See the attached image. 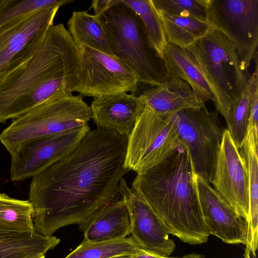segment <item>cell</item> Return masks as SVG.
Instances as JSON below:
<instances>
[{
    "mask_svg": "<svg viewBox=\"0 0 258 258\" xmlns=\"http://www.w3.org/2000/svg\"><path fill=\"white\" fill-rule=\"evenodd\" d=\"M128 138L96 128L89 130L67 156L32 178L29 201L37 232L52 236L72 224L84 232L111 202L124 167Z\"/></svg>",
    "mask_w": 258,
    "mask_h": 258,
    "instance_id": "cell-1",
    "label": "cell"
},
{
    "mask_svg": "<svg viewBox=\"0 0 258 258\" xmlns=\"http://www.w3.org/2000/svg\"><path fill=\"white\" fill-rule=\"evenodd\" d=\"M79 69V50L69 32L63 24L53 25L34 54L0 83V123L72 93Z\"/></svg>",
    "mask_w": 258,
    "mask_h": 258,
    "instance_id": "cell-2",
    "label": "cell"
},
{
    "mask_svg": "<svg viewBox=\"0 0 258 258\" xmlns=\"http://www.w3.org/2000/svg\"><path fill=\"white\" fill-rule=\"evenodd\" d=\"M194 172L182 144L158 165L137 174L132 185L170 234L193 245L206 243L210 235L202 216Z\"/></svg>",
    "mask_w": 258,
    "mask_h": 258,
    "instance_id": "cell-3",
    "label": "cell"
},
{
    "mask_svg": "<svg viewBox=\"0 0 258 258\" xmlns=\"http://www.w3.org/2000/svg\"><path fill=\"white\" fill-rule=\"evenodd\" d=\"M95 17L105 32L113 56L135 73L139 83L158 85L171 77L142 21L122 0H113L106 10Z\"/></svg>",
    "mask_w": 258,
    "mask_h": 258,
    "instance_id": "cell-4",
    "label": "cell"
},
{
    "mask_svg": "<svg viewBox=\"0 0 258 258\" xmlns=\"http://www.w3.org/2000/svg\"><path fill=\"white\" fill-rule=\"evenodd\" d=\"M187 49L213 93L217 111L225 117L250 77L242 70L235 47L222 33L212 28Z\"/></svg>",
    "mask_w": 258,
    "mask_h": 258,
    "instance_id": "cell-5",
    "label": "cell"
},
{
    "mask_svg": "<svg viewBox=\"0 0 258 258\" xmlns=\"http://www.w3.org/2000/svg\"><path fill=\"white\" fill-rule=\"evenodd\" d=\"M91 119L90 107L81 95H58L15 119L0 141L11 154L26 140L84 126Z\"/></svg>",
    "mask_w": 258,
    "mask_h": 258,
    "instance_id": "cell-6",
    "label": "cell"
},
{
    "mask_svg": "<svg viewBox=\"0 0 258 258\" xmlns=\"http://www.w3.org/2000/svg\"><path fill=\"white\" fill-rule=\"evenodd\" d=\"M190 156L196 174L212 183L225 128L216 111L205 104L169 115Z\"/></svg>",
    "mask_w": 258,
    "mask_h": 258,
    "instance_id": "cell-7",
    "label": "cell"
},
{
    "mask_svg": "<svg viewBox=\"0 0 258 258\" xmlns=\"http://www.w3.org/2000/svg\"><path fill=\"white\" fill-rule=\"evenodd\" d=\"M182 145L170 116L157 114L145 107L128 137L124 167L143 173Z\"/></svg>",
    "mask_w": 258,
    "mask_h": 258,
    "instance_id": "cell-8",
    "label": "cell"
},
{
    "mask_svg": "<svg viewBox=\"0 0 258 258\" xmlns=\"http://www.w3.org/2000/svg\"><path fill=\"white\" fill-rule=\"evenodd\" d=\"M208 22L235 48L248 76L251 61L257 57L258 0H208Z\"/></svg>",
    "mask_w": 258,
    "mask_h": 258,
    "instance_id": "cell-9",
    "label": "cell"
},
{
    "mask_svg": "<svg viewBox=\"0 0 258 258\" xmlns=\"http://www.w3.org/2000/svg\"><path fill=\"white\" fill-rule=\"evenodd\" d=\"M60 7L46 8L0 26V83L36 52Z\"/></svg>",
    "mask_w": 258,
    "mask_h": 258,
    "instance_id": "cell-10",
    "label": "cell"
},
{
    "mask_svg": "<svg viewBox=\"0 0 258 258\" xmlns=\"http://www.w3.org/2000/svg\"><path fill=\"white\" fill-rule=\"evenodd\" d=\"M80 69L72 92L94 98L117 92L135 94V73L114 56L88 46L79 49Z\"/></svg>",
    "mask_w": 258,
    "mask_h": 258,
    "instance_id": "cell-11",
    "label": "cell"
},
{
    "mask_svg": "<svg viewBox=\"0 0 258 258\" xmlns=\"http://www.w3.org/2000/svg\"><path fill=\"white\" fill-rule=\"evenodd\" d=\"M88 124L57 134L33 138L11 153V178H33L69 154L90 130Z\"/></svg>",
    "mask_w": 258,
    "mask_h": 258,
    "instance_id": "cell-12",
    "label": "cell"
},
{
    "mask_svg": "<svg viewBox=\"0 0 258 258\" xmlns=\"http://www.w3.org/2000/svg\"><path fill=\"white\" fill-rule=\"evenodd\" d=\"M219 196L248 223L249 190L246 168L228 130H225L212 183Z\"/></svg>",
    "mask_w": 258,
    "mask_h": 258,
    "instance_id": "cell-13",
    "label": "cell"
},
{
    "mask_svg": "<svg viewBox=\"0 0 258 258\" xmlns=\"http://www.w3.org/2000/svg\"><path fill=\"white\" fill-rule=\"evenodd\" d=\"M117 192L121 195L130 215L133 239L145 251L169 256L175 244L170 233L150 206L122 178Z\"/></svg>",
    "mask_w": 258,
    "mask_h": 258,
    "instance_id": "cell-14",
    "label": "cell"
},
{
    "mask_svg": "<svg viewBox=\"0 0 258 258\" xmlns=\"http://www.w3.org/2000/svg\"><path fill=\"white\" fill-rule=\"evenodd\" d=\"M194 178L202 216L210 234L228 244L246 245L247 221L236 213L205 179L195 172Z\"/></svg>",
    "mask_w": 258,
    "mask_h": 258,
    "instance_id": "cell-15",
    "label": "cell"
},
{
    "mask_svg": "<svg viewBox=\"0 0 258 258\" xmlns=\"http://www.w3.org/2000/svg\"><path fill=\"white\" fill-rule=\"evenodd\" d=\"M90 107L97 128L128 138L145 106L135 94L117 92L94 98Z\"/></svg>",
    "mask_w": 258,
    "mask_h": 258,
    "instance_id": "cell-16",
    "label": "cell"
},
{
    "mask_svg": "<svg viewBox=\"0 0 258 258\" xmlns=\"http://www.w3.org/2000/svg\"><path fill=\"white\" fill-rule=\"evenodd\" d=\"M139 96L145 107L165 116L205 104L187 82L173 77L165 83L146 89Z\"/></svg>",
    "mask_w": 258,
    "mask_h": 258,
    "instance_id": "cell-17",
    "label": "cell"
},
{
    "mask_svg": "<svg viewBox=\"0 0 258 258\" xmlns=\"http://www.w3.org/2000/svg\"><path fill=\"white\" fill-rule=\"evenodd\" d=\"M84 232V241L96 242L126 237L131 233L128 210L121 199L104 206Z\"/></svg>",
    "mask_w": 258,
    "mask_h": 258,
    "instance_id": "cell-18",
    "label": "cell"
},
{
    "mask_svg": "<svg viewBox=\"0 0 258 258\" xmlns=\"http://www.w3.org/2000/svg\"><path fill=\"white\" fill-rule=\"evenodd\" d=\"M163 58L171 77L187 82L205 103L209 100L214 103L213 93L202 75L196 59L188 49L167 42Z\"/></svg>",
    "mask_w": 258,
    "mask_h": 258,
    "instance_id": "cell-19",
    "label": "cell"
},
{
    "mask_svg": "<svg viewBox=\"0 0 258 258\" xmlns=\"http://www.w3.org/2000/svg\"><path fill=\"white\" fill-rule=\"evenodd\" d=\"M258 138L254 129L248 126L239 151L246 168L249 190V219L247 244L257 245L258 238Z\"/></svg>",
    "mask_w": 258,
    "mask_h": 258,
    "instance_id": "cell-20",
    "label": "cell"
},
{
    "mask_svg": "<svg viewBox=\"0 0 258 258\" xmlns=\"http://www.w3.org/2000/svg\"><path fill=\"white\" fill-rule=\"evenodd\" d=\"M60 240L36 231L19 233L0 230V258H21L44 255Z\"/></svg>",
    "mask_w": 258,
    "mask_h": 258,
    "instance_id": "cell-21",
    "label": "cell"
},
{
    "mask_svg": "<svg viewBox=\"0 0 258 258\" xmlns=\"http://www.w3.org/2000/svg\"><path fill=\"white\" fill-rule=\"evenodd\" d=\"M67 25L68 31L79 50L88 46L113 55L105 32L94 15L86 11H74Z\"/></svg>",
    "mask_w": 258,
    "mask_h": 258,
    "instance_id": "cell-22",
    "label": "cell"
},
{
    "mask_svg": "<svg viewBox=\"0 0 258 258\" xmlns=\"http://www.w3.org/2000/svg\"><path fill=\"white\" fill-rule=\"evenodd\" d=\"M160 14L167 41L181 48H188L212 28L209 22L194 18Z\"/></svg>",
    "mask_w": 258,
    "mask_h": 258,
    "instance_id": "cell-23",
    "label": "cell"
},
{
    "mask_svg": "<svg viewBox=\"0 0 258 258\" xmlns=\"http://www.w3.org/2000/svg\"><path fill=\"white\" fill-rule=\"evenodd\" d=\"M34 208L29 201L0 194V230L19 233L35 231Z\"/></svg>",
    "mask_w": 258,
    "mask_h": 258,
    "instance_id": "cell-24",
    "label": "cell"
},
{
    "mask_svg": "<svg viewBox=\"0 0 258 258\" xmlns=\"http://www.w3.org/2000/svg\"><path fill=\"white\" fill-rule=\"evenodd\" d=\"M143 250L131 237L96 242L83 240L64 258H112L130 256Z\"/></svg>",
    "mask_w": 258,
    "mask_h": 258,
    "instance_id": "cell-25",
    "label": "cell"
},
{
    "mask_svg": "<svg viewBox=\"0 0 258 258\" xmlns=\"http://www.w3.org/2000/svg\"><path fill=\"white\" fill-rule=\"evenodd\" d=\"M140 17L152 45L163 58L167 39L160 13L152 0H122Z\"/></svg>",
    "mask_w": 258,
    "mask_h": 258,
    "instance_id": "cell-26",
    "label": "cell"
},
{
    "mask_svg": "<svg viewBox=\"0 0 258 258\" xmlns=\"http://www.w3.org/2000/svg\"><path fill=\"white\" fill-rule=\"evenodd\" d=\"M249 97L250 90L248 82L239 99L231 107L224 117L228 126L227 129L238 149L247 132Z\"/></svg>",
    "mask_w": 258,
    "mask_h": 258,
    "instance_id": "cell-27",
    "label": "cell"
},
{
    "mask_svg": "<svg viewBox=\"0 0 258 258\" xmlns=\"http://www.w3.org/2000/svg\"><path fill=\"white\" fill-rule=\"evenodd\" d=\"M71 0H4L0 6V26L37 11L54 6H61Z\"/></svg>",
    "mask_w": 258,
    "mask_h": 258,
    "instance_id": "cell-28",
    "label": "cell"
},
{
    "mask_svg": "<svg viewBox=\"0 0 258 258\" xmlns=\"http://www.w3.org/2000/svg\"><path fill=\"white\" fill-rule=\"evenodd\" d=\"M160 13L208 22V0H152Z\"/></svg>",
    "mask_w": 258,
    "mask_h": 258,
    "instance_id": "cell-29",
    "label": "cell"
},
{
    "mask_svg": "<svg viewBox=\"0 0 258 258\" xmlns=\"http://www.w3.org/2000/svg\"><path fill=\"white\" fill-rule=\"evenodd\" d=\"M113 0H94L92 2L91 8L94 11V16H97L106 10L112 4Z\"/></svg>",
    "mask_w": 258,
    "mask_h": 258,
    "instance_id": "cell-30",
    "label": "cell"
},
{
    "mask_svg": "<svg viewBox=\"0 0 258 258\" xmlns=\"http://www.w3.org/2000/svg\"><path fill=\"white\" fill-rule=\"evenodd\" d=\"M130 257L131 258H180L161 256L148 253L144 250L139 253L130 255Z\"/></svg>",
    "mask_w": 258,
    "mask_h": 258,
    "instance_id": "cell-31",
    "label": "cell"
},
{
    "mask_svg": "<svg viewBox=\"0 0 258 258\" xmlns=\"http://www.w3.org/2000/svg\"><path fill=\"white\" fill-rule=\"evenodd\" d=\"M180 258H205L204 256L200 254L190 253L184 255Z\"/></svg>",
    "mask_w": 258,
    "mask_h": 258,
    "instance_id": "cell-32",
    "label": "cell"
},
{
    "mask_svg": "<svg viewBox=\"0 0 258 258\" xmlns=\"http://www.w3.org/2000/svg\"><path fill=\"white\" fill-rule=\"evenodd\" d=\"M45 255H35V256H26L21 258H45Z\"/></svg>",
    "mask_w": 258,
    "mask_h": 258,
    "instance_id": "cell-33",
    "label": "cell"
},
{
    "mask_svg": "<svg viewBox=\"0 0 258 258\" xmlns=\"http://www.w3.org/2000/svg\"><path fill=\"white\" fill-rule=\"evenodd\" d=\"M112 258H131L130 256H120L117 257H114Z\"/></svg>",
    "mask_w": 258,
    "mask_h": 258,
    "instance_id": "cell-34",
    "label": "cell"
},
{
    "mask_svg": "<svg viewBox=\"0 0 258 258\" xmlns=\"http://www.w3.org/2000/svg\"><path fill=\"white\" fill-rule=\"evenodd\" d=\"M4 1V0H0V6L3 4Z\"/></svg>",
    "mask_w": 258,
    "mask_h": 258,
    "instance_id": "cell-35",
    "label": "cell"
}]
</instances>
